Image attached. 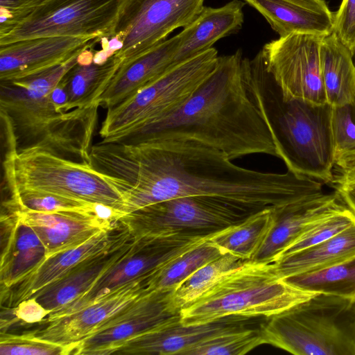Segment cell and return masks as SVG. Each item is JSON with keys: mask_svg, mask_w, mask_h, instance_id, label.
Segmentation results:
<instances>
[{"mask_svg": "<svg viewBox=\"0 0 355 355\" xmlns=\"http://www.w3.org/2000/svg\"><path fill=\"white\" fill-rule=\"evenodd\" d=\"M90 159L123 200L125 214L182 196L216 198L257 212L322 191L319 180L241 167L220 150L193 141H100L92 145Z\"/></svg>", "mask_w": 355, "mask_h": 355, "instance_id": "cell-1", "label": "cell"}, {"mask_svg": "<svg viewBox=\"0 0 355 355\" xmlns=\"http://www.w3.org/2000/svg\"><path fill=\"white\" fill-rule=\"evenodd\" d=\"M242 51L219 56L217 64L177 110L108 142L187 140L216 148L232 160L252 154L277 157L269 129L243 81Z\"/></svg>", "mask_w": 355, "mask_h": 355, "instance_id": "cell-2", "label": "cell"}, {"mask_svg": "<svg viewBox=\"0 0 355 355\" xmlns=\"http://www.w3.org/2000/svg\"><path fill=\"white\" fill-rule=\"evenodd\" d=\"M79 55L30 77L1 82L6 150H38L90 164L100 106L69 110L66 92L56 87Z\"/></svg>", "mask_w": 355, "mask_h": 355, "instance_id": "cell-3", "label": "cell"}, {"mask_svg": "<svg viewBox=\"0 0 355 355\" xmlns=\"http://www.w3.org/2000/svg\"><path fill=\"white\" fill-rule=\"evenodd\" d=\"M241 70L247 92L288 171L331 182L335 166L332 106L285 97L268 71L261 50L252 59L243 58Z\"/></svg>", "mask_w": 355, "mask_h": 355, "instance_id": "cell-4", "label": "cell"}, {"mask_svg": "<svg viewBox=\"0 0 355 355\" xmlns=\"http://www.w3.org/2000/svg\"><path fill=\"white\" fill-rule=\"evenodd\" d=\"M281 278L273 263L250 260L180 310L181 322L197 325L228 316L270 318L313 297Z\"/></svg>", "mask_w": 355, "mask_h": 355, "instance_id": "cell-5", "label": "cell"}, {"mask_svg": "<svg viewBox=\"0 0 355 355\" xmlns=\"http://www.w3.org/2000/svg\"><path fill=\"white\" fill-rule=\"evenodd\" d=\"M260 324L265 344L295 355H355V300L317 293Z\"/></svg>", "mask_w": 355, "mask_h": 355, "instance_id": "cell-6", "label": "cell"}, {"mask_svg": "<svg viewBox=\"0 0 355 355\" xmlns=\"http://www.w3.org/2000/svg\"><path fill=\"white\" fill-rule=\"evenodd\" d=\"M218 55L211 47L171 66L130 98L107 109L101 123V141H113L173 112L215 69Z\"/></svg>", "mask_w": 355, "mask_h": 355, "instance_id": "cell-7", "label": "cell"}, {"mask_svg": "<svg viewBox=\"0 0 355 355\" xmlns=\"http://www.w3.org/2000/svg\"><path fill=\"white\" fill-rule=\"evenodd\" d=\"M3 168L8 192L51 193L103 204L125 214L121 198L89 164L38 150H6Z\"/></svg>", "mask_w": 355, "mask_h": 355, "instance_id": "cell-8", "label": "cell"}, {"mask_svg": "<svg viewBox=\"0 0 355 355\" xmlns=\"http://www.w3.org/2000/svg\"><path fill=\"white\" fill-rule=\"evenodd\" d=\"M253 213L216 198L182 196L141 207L118 221L135 239L177 234L209 236Z\"/></svg>", "mask_w": 355, "mask_h": 355, "instance_id": "cell-9", "label": "cell"}, {"mask_svg": "<svg viewBox=\"0 0 355 355\" xmlns=\"http://www.w3.org/2000/svg\"><path fill=\"white\" fill-rule=\"evenodd\" d=\"M126 0H46L8 33L0 45L49 36L107 38Z\"/></svg>", "mask_w": 355, "mask_h": 355, "instance_id": "cell-10", "label": "cell"}, {"mask_svg": "<svg viewBox=\"0 0 355 355\" xmlns=\"http://www.w3.org/2000/svg\"><path fill=\"white\" fill-rule=\"evenodd\" d=\"M211 236L177 234L134 238L126 253L99 277L87 291L49 314L42 322L68 315L101 300L120 287L149 275Z\"/></svg>", "mask_w": 355, "mask_h": 355, "instance_id": "cell-11", "label": "cell"}, {"mask_svg": "<svg viewBox=\"0 0 355 355\" xmlns=\"http://www.w3.org/2000/svg\"><path fill=\"white\" fill-rule=\"evenodd\" d=\"M205 0H126L107 38L120 49L122 62L162 42L178 28H185L200 13Z\"/></svg>", "mask_w": 355, "mask_h": 355, "instance_id": "cell-12", "label": "cell"}, {"mask_svg": "<svg viewBox=\"0 0 355 355\" xmlns=\"http://www.w3.org/2000/svg\"><path fill=\"white\" fill-rule=\"evenodd\" d=\"M323 37L295 33L279 37L261 49L267 69L285 97L327 103L321 69Z\"/></svg>", "mask_w": 355, "mask_h": 355, "instance_id": "cell-13", "label": "cell"}, {"mask_svg": "<svg viewBox=\"0 0 355 355\" xmlns=\"http://www.w3.org/2000/svg\"><path fill=\"white\" fill-rule=\"evenodd\" d=\"M172 292L148 293L115 314L90 335L66 349L65 355H110L124 341L177 316Z\"/></svg>", "mask_w": 355, "mask_h": 355, "instance_id": "cell-14", "label": "cell"}, {"mask_svg": "<svg viewBox=\"0 0 355 355\" xmlns=\"http://www.w3.org/2000/svg\"><path fill=\"white\" fill-rule=\"evenodd\" d=\"M98 42L97 37L49 36L0 45V80L30 77L65 62Z\"/></svg>", "mask_w": 355, "mask_h": 355, "instance_id": "cell-15", "label": "cell"}, {"mask_svg": "<svg viewBox=\"0 0 355 355\" xmlns=\"http://www.w3.org/2000/svg\"><path fill=\"white\" fill-rule=\"evenodd\" d=\"M149 275L120 287L101 300L71 314L42 322L44 327L31 332L40 340L63 346L66 349L148 293L146 278Z\"/></svg>", "mask_w": 355, "mask_h": 355, "instance_id": "cell-16", "label": "cell"}, {"mask_svg": "<svg viewBox=\"0 0 355 355\" xmlns=\"http://www.w3.org/2000/svg\"><path fill=\"white\" fill-rule=\"evenodd\" d=\"M15 214L42 241L47 258L81 245L99 232L113 228L118 221L100 218L95 211H60L50 213L26 210L2 211Z\"/></svg>", "mask_w": 355, "mask_h": 355, "instance_id": "cell-17", "label": "cell"}, {"mask_svg": "<svg viewBox=\"0 0 355 355\" xmlns=\"http://www.w3.org/2000/svg\"><path fill=\"white\" fill-rule=\"evenodd\" d=\"M336 192L323 191L273 209L272 225L250 261L275 262L282 253L315 220L339 207Z\"/></svg>", "mask_w": 355, "mask_h": 355, "instance_id": "cell-18", "label": "cell"}, {"mask_svg": "<svg viewBox=\"0 0 355 355\" xmlns=\"http://www.w3.org/2000/svg\"><path fill=\"white\" fill-rule=\"evenodd\" d=\"M248 318L228 316L215 322L184 325L180 314L118 345L110 354L171 355L181 354L200 341L221 331L239 324Z\"/></svg>", "mask_w": 355, "mask_h": 355, "instance_id": "cell-19", "label": "cell"}, {"mask_svg": "<svg viewBox=\"0 0 355 355\" xmlns=\"http://www.w3.org/2000/svg\"><path fill=\"white\" fill-rule=\"evenodd\" d=\"M125 229V227L118 221L113 228L99 232L81 245L49 257L15 284L1 289V307L15 308L21 302L30 299L79 262L106 248Z\"/></svg>", "mask_w": 355, "mask_h": 355, "instance_id": "cell-20", "label": "cell"}, {"mask_svg": "<svg viewBox=\"0 0 355 355\" xmlns=\"http://www.w3.org/2000/svg\"><path fill=\"white\" fill-rule=\"evenodd\" d=\"M134 237L125 227L112 244L74 266L62 277L32 297L51 313L66 306L87 291L108 268L129 250Z\"/></svg>", "mask_w": 355, "mask_h": 355, "instance_id": "cell-21", "label": "cell"}, {"mask_svg": "<svg viewBox=\"0 0 355 355\" xmlns=\"http://www.w3.org/2000/svg\"><path fill=\"white\" fill-rule=\"evenodd\" d=\"M181 31L147 51L121 62L98 103L112 108L130 98L173 66L174 55L182 40Z\"/></svg>", "mask_w": 355, "mask_h": 355, "instance_id": "cell-22", "label": "cell"}, {"mask_svg": "<svg viewBox=\"0 0 355 355\" xmlns=\"http://www.w3.org/2000/svg\"><path fill=\"white\" fill-rule=\"evenodd\" d=\"M257 10L279 37L295 33L327 36L334 16L324 0H242Z\"/></svg>", "mask_w": 355, "mask_h": 355, "instance_id": "cell-23", "label": "cell"}, {"mask_svg": "<svg viewBox=\"0 0 355 355\" xmlns=\"http://www.w3.org/2000/svg\"><path fill=\"white\" fill-rule=\"evenodd\" d=\"M1 215V289L10 287L31 272L46 259V250L41 239L28 225L12 212Z\"/></svg>", "mask_w": 355, "mask_h": 355, "instance_id": "cell-24", "label": "cell"}, {"mask_svg": "<svg viewBox=\"0 0 355 355\" xmlns=\"http://www.w3.org/2000/svg\"><path fill=\"white\" fill-rule=\"evenodd\" d=\"M245 2L232 0L219 8L204 6L196 19L182 31L183 37L173 65L212 47L220 39L242 27Z\"/></svg>", "mask_w": 355, "mask_h": 355, "instance_id": "cell-25", "label": "cell"}, {"mask_svg": "<svg viewBox=\"0 0 355 355\" xmlns=\"http://www.w3.org/2000/svg\"><path fill=\"white\" fill-rule=\"evenodd\" d=\"M355 257V225L331 238L274 262L281 278L313 272Z\"/></svg>", "mask_w": 355, "mask_h": 355, "instance_id": "cell-26", "label": "cell"}, {"mask_svg": "<svg viewBox=\"0 0 355 355\" xmlns=\"http://www.w3.org/2000/svg\"><path fill=\"white\" fill-rule=\"evenodd\" d=\"M320 58L327 103L335 107L355 103L353 55L334 32L323 37Z\"/></svg>", "mask_w": 355, "mask_h": 355, "instance_id": "cell-27", "label": "cell"}, {"mask_svg": "<svg viewBox=\"0 0 355 355\" xmlns=\"http://www.w3.org/2000/svg\"><path fill=\"white\" fill-rule=\"evenodd\" d=\"M115 53L104 63H78L65 75L69 110L84 109L98 105V100L121 65Z\"/></svg>", "mask_w": 355, "mask_h": 355, "instance_id": "cell-28", "label": "cell"}, {"mask_svg": "<svg viewBox=\"0 0 355 355\" xmlns=\"http://www.w3.org/2000/svg\"><path fill=\"white\" fill-rule=\"evenodd\" d=\"M274 208L254 212L242 221L214 233L209 240L225 254L250 260L272 225Z\"/></svg>", "mask_w": 355, "mask_h": 355, "instance_id": "cell-29", "label": "cell"}, {"mask_svg": "<svg viewBox=\"0 0 355 355\" xmlns=\"http://www.w3.org/2000/svg\"><path fill=\"white\" fill-rule=\"evenodd\" d=\"M225 254L209 239L169 260L146 279L147 291H173L182 281L207 263Z\"/></svg>", "mask_w": 355, "mask_h": 355, "instance_id": "cell-30", "label": "cell"}, {"mask_svg": "<svg viewBox=\"0 0 355 355\" xmlns=\"http://www.w3.org/2000/svg\"><path fill=\"white\" fill-rule=\"evenodd\" d=\"M283 279L304 291L355 300V257L323 269Z\"/></svg>", "mask_w": 355, "mask_h": 355, "instance_id": "cell-31", "label": "cell"}, {"mask_svg": "<svg viewBox=\"0 0 355 355\" xmlns=\"http://www.w3.org/2000/svg\"><path fill=\"white\" fill-rule=\"evenodd\" d=\"M247 261L230 253L218 257L189 275L172 292L174 306L180 310L193 303L225 275L243 266Z\"/></svg>", "mask_w": 355, "mask_h": 355, "instance_id": "cell-32", "label": "cell"}, {"mask_svg": "<svg viewBox=\"0 0 355 355\" xmlns=\"http://www.w3.org/2000/svg\"><path fill=\"white\" fill-rule=\"evenodd\" d=\"M262 344L259 328L245 329L239 324L196 343L182 355H243Z\"/></svg>", "mask_w": 355, "mask_h": 355, "instance_id": "cell-33", "label": "cell"}, {"mask_svg": "<svg viewBox=\"0 0 355 355\" xmlns=\"http://www.w3.org/2000/svg\"><path fill=\"white\" fill-rule=\"evenodd\" d=\"M9 198L2 202V210H26L50 213L60 211H95L96 203L58 194L35 191L9 192Z\"/></svg>", "mask_w": 355, "mask_h": 355, "instance_id": "cell-34", "label": "cell"}, {"mask_svg": "<svg viewBox=\"0 0 355 355\" xmlns=\"http://www.w3.org/2000/svg\"><path fill=\"white\" fill-rule=\"evenodd\" d=\"M354 225L355 214L342 205L313 222L284 250L278 259L324 241Z\"/></svg>", "mask_w": 355, "mask_h": 355, "instance_id": "cell-35", "label": "cell"}, {"mask_svg": "<svg viewBox=\"0 0 355 355\" xmlns=\"http://www.w3.org/2000/svg\"><path fill=\"white\" fill-rule=\"evenodd\" d=\"M331 131L335 163L355 155V103L332 107Z\"/></svg>", "mask_w": 355, "mask_h": 355, "instance_id": "cell-36", "label": "cell"}, {"mask_svg": "<svg viewBox=\"0 0 355 355\" xmlns=\"http://www.w3.org/2000/svg\"><path fill=\"white\" fill-rule=\"evenodd\" d=\"M65 351L63 346L40 340L31 332L1 333V355H65Z\"/></svg>", "mask_w": 355, "mask_h": 355, "instance_id": "cell-37", "label": "cell"}, {"mask_svg": "<svg viewBox=\"0 0 355 355\" xmlns=\"http://www.w3.org/2000/svg\"><path fill=\"white\" fill-rule=\"evenodd\" d=\"M46 0H0V36L13 29Z\"/></svg>", "mask_w": 355, "mask_h": 355, "instance_id": "cell-38", "label": "cell"}, {"mask_svg": "<svg viewBox=\"0 0 355 355\" xmlns=\"http://www.w3.org/2000/svg\"><path fill=\"white\" fill-rule=\"evenodd\" d=\"M333 32L355 54V0H342L335 13Z\"/></svg>", "mask_w": 355, "mask_h": 355, "instance_id": "cell-39", "label": "cell"}, {"mask_svg": "<svg viewBox=\"0 0 355 355\" xmlns=\"http://www.w3.org/2000/svg\"><path fill=\"white\" fill-rule=\"evenodd\" d=\"M16 320L26 323L42 322L49 312L44 309L34 298L19 303L16 307L10 309Z\"/></svg>", "mask_w": 355, "mask_h": 355, "instance_id": "cell-40", "label": "cell"}, {"mask_svg": "<svg viewBox=\"0 0 355 355\" xmlns=\"http://www.w3.org/2000/svg\"><path fill=\"white\" fill-rule=\"evenodd\" d=\"M331 182L339 200L355 214V179H334Z\"/></svg>", "mask_w": 355, "mask_h": 355, "instance_id": "cell-41", "label": "cell"}, {"mask_svg": "<svg viewBox=\"0 0 355 355\" xmlns=\"http://www.w3.org/2000/svg\"><path fill=\"white\" fill-rule=\"evenodd\" d=\"M346 167L350 175L355 178V155L350 156L347 159Z\"/></svg>", "mask_w": 355, "mask_h": 355, "instance_id": "cell-42", "label": "cell"}]
</instances>
